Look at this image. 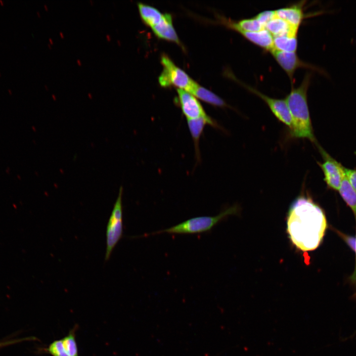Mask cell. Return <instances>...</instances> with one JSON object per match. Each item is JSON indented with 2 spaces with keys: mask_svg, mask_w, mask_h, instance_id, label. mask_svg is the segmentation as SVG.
I'll list each match as a JSON object with an SVG mask.
<instances>
[{
  "mask_svg": "<svg viewBox=\"0 0 356 356\" xmlns=\"http://www.w3.org/2000/svg\"><path fill=\"white\" fill-rule=\"evenodd\" d=\"M326 228L322 210L309 196L300 195L293 201L288 211L287 231L297 249L304 252L315 249Z\"/></svg>",
  "mask_w": 356,
  "mask_h": 356,
  "instance_id": "obj_1",
  "label": "cell"
},
{
  "mask_svg": "<svg viewBox=\"0 0 356 356\" xmlns=\"http://www.w3.org/2000/svg\"><path fill=\"white\" fill-rule=\"evenodd\" d=\"M312 75L308 73L301 84L297 88L292 87L285 100L291 117L292 124L290 135L293 138H305L317 143L308 104L307 92Z\"/></svg>",
  "mask_w": 356,
  "mask_h": 356,
  "instance_id": "obj_2",
  "label": "cell"
},
{
  "mask_svg": "<svg viewBox=\"0 0 356 356\" xmlns=\"http://www.w3.org/2000/svg\"><path fill=\"white\" fill-rule=\"evenodd\" d=\"M237 206H232L216 216L193 218L170 228L145 234L146 236L163 233L170 234H193L211 230L220 221L228 215L237 213Z\"/></svg>",
  "mask_w": 356,
  "mask_h": 356,
  "instance_id": "obj_3",
  "label": "cell"
},
{
  "mask_svg": "<svg viewBox=\"0 0 356 356\" xmlns=\"http://www.w3.org/2000/svg\"><path fill=\"white\" fill-rule=\"evenodd\" d=\"M123 188L122 186H121L118 196L107 224L105 261H108L109 259L114 248L123 236Z\"/></svg>",
  "mask_w": 356,
  "mask_h": 356,
  "instance_id": "obj_4",
  "label": "cell"
},
{
  "mask_svg": "<svg viewBox=\"0 0 356 356\" xmlns=\"http://www.w3.org/2000/svg\"><path fill=\"white\" fill-rule=\"evenodd\" d=\"M161 61L163 66V71L158 78L161 86L168 87L174 85L189 92L196 82L177 66L167 55H162Z\"/></svg>",
  "mask_w": 356,
  "mask_h": 356,
  "instance_id": "obj_5",
  "label": "cell"
},
{
  "mask_svg": "<svg viewBox=\"0 0 356 356\" xmlns=\"http://www.w3.org/2000/svg\"><path fill=\"white\" fill-rule=\"evenodd\" d=\"M316 145L322 158V163L317 164L323 173L324 181L329 189L338 191L345 176V168L318 143Z\"/></svg>",
  "mask_w": 356,
  "mask_h": 356,
  "instance_id": "obj_6",
  "label": "cell"
},
{
  "mask_svg": "<svg viewBox=\"0 0 356 356\" xmlns=\"http://www.w3.org/2000/svg\"><path fill=\"white\" fill-rule=\"evenodd\" d=\"M177 92L178 102L187 120L204 118L210 122L212 127L221 129L218 124L206 114L195 96L181 89H177Z\"/></svg>",
  "mask_w": 356,
  "mask_h": 356,
  "instance_id": "obj_7",
  "label": "cell"
},
{
  "mask_svg": "<svg viewBox=\"0 0 356 356\" xmlns=\"http://www.w3.org/2000/svg\"><path fill=\"white\" fill-rule=\"evenodd\" d=\"M270 52L273 58L286 72L292 83L296 70L300 68H306L317 70L313 65L301 60L296 52H285L273 48Z\"/></svg>",
  "mask_w": 356,
  "mask_h": 356,
  "instance_id": "obj_8",
  "label": "cell"
},
{
  "mask_svg": "<svg viewBox=\"0 0 356 356\" xmlns=\"http://www.w3.org/2000/svg\"><path fill=\"white\" fill-rule=\"evenodd\" d=\"M250 92L261 98L268 106L275 117L290 129L292 120L290 113L285 99H277L267 96L257 89L239 82Z\"/></svg>",
  "mask_w": 356,
  "mask_h": 356,
  "instance_id": "obj_9",
  "label": "cell"
},
{
  "mask_svg": "<svg viewBox=\"0 0 356 356\" xmlns=\"http://www.w3.org/2000/svg\"><path fill=\"white\" fill-rule=\"evenodd\" d=\"M303 4L299 3L274 10L275 16L283 19L291 26L299 29L305 15Z\"/></svg>",
  "mask_w": 356,
  "mask_h": 356,
  "instance_id": "obj_10",
  "label": "cell"
},
{
  "mask_svg": "<svg viewBox=\"0 0 356 356\" xmlns=\"http://www.w3.org/2000/svg\"><path fill=\"white\" fill-rule=\"evenodd\" d=\"M151 28L154 34L159 38L180 44L179 38L173 25L171 14L167 13L164 14L161 21Z\"/></svg>",
  "mask_w": 356,
  "mask_h": 356,
  "instance_id": "obj_11",
  "label": "cell"
},
{
  "mask_svg": "<svg viewBox=\"0 0 356 356\" xmlns=\"http://www.w3.org/2000/svg\"><path fill=\"white\" fill-rule=\"evenodd\" d=\"M273 37L287 35H297L298 28L293 27L285 21L275 16L265 25Z\"/></svg>",
  "mask_w": 356,
  "mask_h": 356,
  "instance_id": "obj_12",
  "label": "cell"
},
{
  "mask_svg": "<svg viewBox=\"0 0 356 356\" xmlns=\"http://www.w3.org/2000/svg\"><path fill=\"white\" fill-rule=\"evenodd\" d=\"M188 128L192 137L195 156L198 161L201 160L199 150V140L206 125L211 126L210 122L204 118L187 120Z\"/></svg>",
  "mask_w": 356,
  "mask_h": 356,
  "instance_id": "obj_13",
  "label": "cell"
},
{
  "mask_svg": "<svg viewBox=\"0 0 356 356\" xmlns=\"http://www.w3.org/2000/svg\"><path fill=\"white\" fill-rule=\"evenodd\" d=\"M221 21L227 27L235 31L238 30H241L246 32H256L265 29L255 17L241 19L238 21L221 18Z\"/></svg>",
  "mask_w": 356,
  "mask_h": 356,
  "instance_id": "obj_14",
  "label": "cell"
},
{
  "mask_svg": "<svg viewBox=\"0 0 356 356\" xmlns=\"http://www.w3.org/2000/svg\"><path fill=\"white\" fill-rule=\"evenodd\" d=\"M189 92L194 96L213 105L220 107H225L228 106L222 98L211 91L200 86L197 83Z\"/></svg>",
  "mask_w": 356,
  "mask_h": 356,
  "instance_id": "obj_15",
  "label": "cell"
},
{
  "mask_svg": "<svg viewBox=\"0 0 356 356\" xmlns=\"http://www.w3.org/2000/svg\"><path fill=\"white\" fill-rule=\"evenodd\" d=\"M137 6L142 19L151 27L159 23L163 17L164 14L153 6L141 2H138Z\"/></svg>",
  "mask_w": 356,
  "mask_h": 356,
  "instance_id": "obj_16",
  "label": "cell"
},
{
  "mask_svg": "<svg viewBox=\"0 0 356 356\" xmlns=\"http://www.w3.org/2000/svg\"><path fill=\"white\" fill-rule=\"evenodd\" d=\"M274 48L285 52H296L298 46L297 35H287L273 37Z\"/></svg>",
  "mask_w": 356,
  "mask_h": 356,
  "instance_id": "obj_17",
  "label": "cell"
},
{
  "mask_svg": "<svg viewBox=\"0 0 356 356\" xmlns=\"http://www.w3.org/2000/svg\"><path fill=\"white\" fill-rule=\"evenodd\" d=\"M338 191L343 199L352 210L356 217V191L350 183L346 176L342 181Z\"/></svg>",
  "mask_w": 356,
  "mask_h": 356,
  "instance_id": "obj_18",
  "label": "cell"
},
{
  "mask_svg": "<svg viewBox=\"0 0 356 356\" xmlns=\"http://www.w3.org/2000/svg\"><path fill=\"white\" fill-rule=\"evenodd\" d=\"M75 330V328H73L68 335L61 339L63 347L69 356H79Z\"/></svg>",
  "mask_w": 356,
  "mask_h": 356,
  "instance_id": "obj_19",
  "label": "cell"
},
{
  "mask_svg": "<svg viewBox=\"0 0 356 356\" xmlns=\"http://www.w3.org/2000/svg\"><path fill=\"white\" fill-rule=\"evenodd\" d=\"M47 351L52 356H69L63 347L62 340L53 342L49 346Z\"/></svg>",
  "mask_w": 356,
  "mask_h": 356,
  "instance_id": "obj_20",
  "label": "cell"
},
{
  "mask_svg": "<svg viewBox=\"0 0 356 356\" xmlns=\"http://www.w3.org/2000/svg\"><path fill=\"white\" fill-rule=\"evenodd\" d=\"M275 16L274 10H266L261 12L255 17L265 28L267 23Z\"/></svg>",
  "mask_w": 356,
  "mask_h": 356,
  "instance_id": "obj_21",
  "label": "cell"
},
{
  "mask_svg": "<svg viewBox=\"0 0 356 356\" xmlns=\"http://www.w3.org/2000/svg\"><path fill=\"white\" fill-rule=\"evenodd\" d=\"M345 176L356 191V169L345 168Z\"/></svg>",
  "mask_w": 356,
  "mask_h": 356,
  "instance_id": "obj_22",
  "label": "cell"
},
{
  "mask_svg": "<svg viewBox=\"0 0 356 356\" xmlns=\"http://www.w3.org/2000/svg\"><path fill=\"white\" fill-rule=\"evenodd\" d=\"M7 91H8V93H9L10 94H12V91H11V90L10 89H8Z\"/></svg>",
  "mask_w": 356,
  "mask_h": 356,
  "instance_id": "obj_23",
  "label": "cell"
},
{
  "mask_svg": "<svg viewBox=\"0 0 356 356\" xmlns=\"http://www.w3.org/2000/svg\"><path fill=\"white\" fill-rule=\"evenodd\" d=\"M0 3L1 5H4V3L1 0H0Z\"/></svg>",
  "mask_w": 356,
  "mask_h": 356,
  "instance_id": "obj_24",
  "label": "cell"
},
{
  "mask_svg": "<svg viewBox=\"0 0 356 356\" xmlns=\"http://www.w3.org/2000/svg\"><path fill=\"white\" fill-rule=\"evenodd\" d=\"M355 252H356V250H355Z\"/></svg>",
  "mask_w": 356,
  "mask_h": 356,
  "instance_id": "obj_25",
  "label": "cell"
},
{
  "mask_svg": "<svg viewBox=\"0 0 356 356\" xmlns=\"http://www.w3.org/2000/svg\"><path fill=\"white\" fill-rule=\"evenodd\" d=\"M0 76H1V74H0Z\"/></svg>",
  "mask_w": 356,
  "mask_h": 356,
  "instance_id": "obj_26",
  "label": "cell"
}]
</instances>
